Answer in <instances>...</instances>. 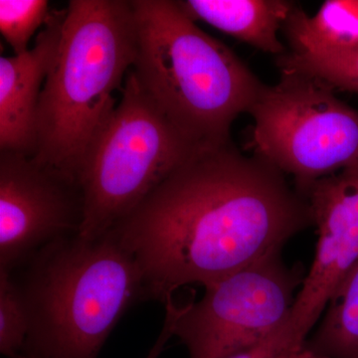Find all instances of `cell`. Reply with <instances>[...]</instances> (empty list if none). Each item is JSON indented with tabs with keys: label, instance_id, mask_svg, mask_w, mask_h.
Here are the masks:
<instances>
[{
	"label": "cell",
	"instance_id": "1",
	"mask_svg": "<svg viewBox=\"0 0 358 358\" xmlns=\"http://www.w3.org/2000/svg\"><path fill=\"white\" fill-rule=\"evenodd\" d=\"M313 225L305 194L232 141L197 150L110 233L141 268L150 300L213 284Z\"/></svg>",
	"mask_w": 358,
	"mask_h": 358
},
{
	"label": "cell",
	"instance_id": "2",
	"mask_svg": "<svg viewBox=\"0 0 358 358\" xmlns=\"http://www.w3.org/2000/svg\"><path fill=\"white\" fill-rule=\"evenodd\" d=\"M22 266L13 275L29 322L20 358H98L124 313L150 300L138 263L110 232L62 238Z\"/></svg>",
	"mask_w": 358,
	"mask_h": 358
},
{
	"label": "cell",
	"instance_id": "3",
	"mask_svg": "<svg viewBox=\"0 0 358 358\" xmlns=\"http://www.w3.org/2000/svg\"><path fill=\"white\" fill-rule=\"evenodd\" d=\"M136 79L174 126L200 145L230 141L265 84L236 54L200 29L178 1L131 0Z\"/></svg>",
	"mask_w": 358,
	"mask_h": 358
},
{
	"label": "cell",
	"instance_id": "4",
	"mask_svg": "<svg viewBox=\"0 0 358 358\" xmlns=\"http://www.w3.org/2000/svg\"><path fill=\"white\" fill-rule=\"evenodd\" d=\"M57 55L45 81L34 159L76 180L133 68L136 23L131 0H70ZM77 182V181H76Z\"/></svg>",
	"mask_w": 358,
	"mask_h": 358
},
{
	"label": "cell",
	"instance_id": "5",
	"mask_svg": "<svg viewBox=\"0 0 358 358\" xmlns=\"http://www.w3.org/2000/svg\"><path fill=\"white\" fill-rule=\"evenodd\" d=\"M203 145L174 126L129 70L121 100L77 173L84 206L80 236L109 233Z\"/></svg>",
	"mask_w": 358,
	"mask_h": 358
},
{
	"label": "cell",
	"instance_id": "6",
	"mask_svg": "<svg viewBox=\"0 0 358 358\" xmlns=\"http://www.w3.org/2000/svg\"><path fill=\"white\" fill-rule=\"evenodd\" d=\"M281 71L249 110L254 150L303 194L315 181L358 164V110L317 78Z\"/></svg>",
	"mask_w": 358,
	"mask_h": 358
},
{
	"label": "cell",
	"instance_id": "7",
	"mask_svg": "<svg viewBox=\"0 0 358 358\" xmlns=\"http://www.w3.org/2000/svg\"><path fill=\"white\" fill-rule=\"evenodd\" d=\"M275 250L205 287L197 301H164L173 336L189 358H226L255 345L286 324L306 278L301 263L289 266Z\"/></svg>",
	"mask_w": 358,
	"mask_h": 358
},
{
	"label": "cell",
	"instance_id": "8",
	"mask_svg": "<svg viewBox=\"0 0 358 358\" xmlns=\"http://www.w3.org/2000/svg\"><path fill=\"white\" fill-rule=\"evenodd\" d=\"M83 214L74 178L30 155L0 152V270L13 273L44 247L79 234Z\"/></svg>",
	"mask_w": 358,
	"mask_h": 358
},
{
	"label": "cell",
	"instance_id": "9",
	"mask_svg": "<svg viewBox=\"0 0 358 358\" xmlns=\"http://www.w3.org/2000/svg\"><path fill=\"white\" fill-rule=\"evenodd\" d=\"M303 194L319 238L287 322L298 345H305L334 294L358 263V164L315 181Z\"/></svg>",
	"mask_w": 358,
	"mask_h": 358
},
{
	"label": "cell",
	"instance_id": "10",
	"mask_svg": "<svg viewBox=\"0 0 358 358\" xmlns=\"http://www.w3.org/2000/svg\"><path fill=\"white\" fill-rule=\"evenodd\" d=\"M65 13L50 14L29 50L0 58V152H36L40 96L57 55Z\"/></svg>",
	"mask_w": 358,
	"mask_h": 358
},
{
	"label": "cell",
	"instance_id": "11",
	"mask_svg": "<svg viewBox=\"0 0 358 358\" xmlns=\"http://www.w3.org/2000/svg\"><path fill=\"white\" fill-rule=\"evenodd\" d=\"M179 6L193 21H203L266 53H286L279 38L296 4L284 0H185Z\"/></svg>",
	"mask_w": 358,
	"mask_h": 358
},
{
	"label": "cell",
	"instance_id": "12",
	"mask_svg": "<svg viewBox=\"0 0 358 358\" xmlns=\"http://www.w3.org/2000/svg\"><path fill=\"white\" fill-rule=\"evenodd\" d=\"M284 28L291 48L358 47V0H329L313 16L296 6Z\"/></svg>",
	"mask_w": 358,
	"mask_h": 358
},
{
	"label": "cell",
	"instance_id": "13",
	"mask_svg": "<svg viewBox=\"0 0 358 358\" xmlns=\"http://www.w3.org/2000/svg\"><path fill=\"white\" fill-rule=\"evenodd\" d=\"M305 345L324 358H358V263L334 294Z\"/></svg>",
	"mask_w": 358,
	"mask_h": 358
},
{
	"label": "cell",
	"instance_id": "14",
	"mask_svg": "<svg viewBox=\"0 0 358 358\" xmlns=\"http://www.w3.org/2000/svg\"><path fill=\"white\" fill-rule=\"evenodd\" d=\"M278 60L281 70L303 73L333 89L358 94V47H296L278 57Z\"/></svg>",
	"mask_w": 358,
	"mask_h": 358
},
{
	"label": "cell",
	"instance_id": "15",
	"mask_svg": "<svg viewBox=\"0 0 358 358\" xmlns=\"http://www.w3.org/2000/svg\"><path fill=\"white\" fill-rule=\"evenodd\" d=\"M28 313L20 287L11 273L0 270V352L20 358L27 336Z\"/></svg>",
	"mask_w": 358,
	"mask_h": 358
},
{
	"label": "cell",
	"instance_id": "16",
	"mask_svg": "<svg viewBox=\"0 0 358 358\" xmlns=\"http://www.w3.org/2000/svg\"><path fill=\"white\" fill-rule=\"evenodd\" d=\"M50 14L47 0H0V31L14 55L29 50L30 40Z\"/></svg>",
	"mask_w": 358,
	"mask_h": 358
},
{
	"label": "cell",
	"instance_id": "17",
	"mask_svg": "<svg viewBox=\"0 0 358 358\" xmlns=\"http://www.w3.org/2000/svg\"><path fill=\"white\" fill-rule=\"evenodd\" d=\"M301 346L303 345L294 343L286 324L255 345L226 358H279L285 352Z\"/></svg>",
	"mask_w": 358,
	"mask_h": 358
},
{
	"label": "cell",
	"instance_id": "18",
	"mask_svg": "<svg viewBox=\"0 0 358 358\" xmlns=\"http://www.w3.org/2000/svg\"><path fill=\"white\" fill-rule=\"evenodd\" d=\"M171 336H173V319H171V313L166 312V317H164L162 331H160L159 338H157L154 346H152V350L145 358H159L160 355L166 348L167 341H169Z\"/></svg>",
	"mask_w": 358,
	"mask_h": 358
},
{
	"label": "cell",
	"instance_id": "19",
	"mask_svg": "<svg viewBox=\"0 0 358 358\" xmlns=\"http://www.w3.org/2000/svg\"><path fill=\"white\" fill-rule=\"evenodd\" d=\"M279 358H324L320 357L317 353L313 352L312 350H308L307 346L303 345L301 348H294V350H289L285 352Z\"/></svg>",
	"mask_w": 358,
	"mask_h": 358
}]
</instances>
